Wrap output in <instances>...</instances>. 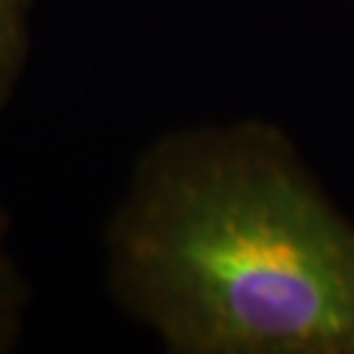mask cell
Wrapping results in <instances>:
<instances>
[{
    "instance_id": "obj_1",
    "label": "cell",
    "mask_w": 354,
    "mask_h": 354,
    "mask_svg": "<svg viewBox=\"0 0 354 354\" xmlns=\"http://www.w3.org/2000/svg\"><path fill=\"white\" fill-rule=\"evenodd\" d=\"M108 260L121 302L171 352L354 354V223L276 127L158 142Z\"/></svg>"
},
{
    "instance_id": "obj_2",
    "label": "cell",
    "mask_w": 354,
    "mask_h": 354,
    "mask_svg": "<svg viewBox=\"0 0 354 354\" xmlns=\"http://www.w3.org/2000/svg\"><path fill=\"white\" fill-rule=\"evenodd\" d=\"M32 0H0V100L19 76L26 53Z\"/></svg>"
},
{
    "instance_id": "obj_3",
    "label": "cell",
    "mask_w": 354,
    "mask_h": 354,
    "mask_svg": "<svg viewBox=\"0 0 354 354\" xmlns=\"http://www.w3.org/2000/svg\"><path fill=\"white\" fill-rule=\"evenodd\" d=\"M6 294H8V273H6V263H3V254H0V315L6 310Z\"/></svg>"
}]
</instances>
